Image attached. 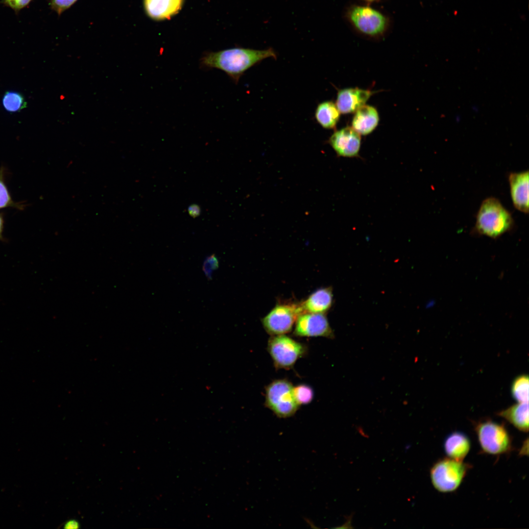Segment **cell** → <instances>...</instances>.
Returning <instances> with one entry per match:
<instances>
[{"label": "cell", "mask_w": 529, "mask_h": 529, "mask_svg": "<svg viewBox=\"0 0 529 529\" xmlns=\"http://www.w3.org/2000/svg\"><path fill=\"white\" fill-rule=\"evenodd\" d=\"M32 0H1L0 3L8 7L18 13L22 9L27 6Z\"/></svg>", "instance_id": "cell-24"}, {"label": "cell", "mask_w": 529, "mask_h": 529, "mask_svg": "<svg viewBox=\"0 0 529 529\" xmlns=\"http://www.w3.org/2000/svg\"><path fill=\"white\" fill-rule=\"evenodd\" d=\"M340 113L335 103L325 101L318 104L315 111L316 121L324 128L334 129L340 118Z\"/></svg>", "instance_id": "cell-18"}, {"label": "cell", "mask_w": 529, "mask_h": 529, "mask_svg": "<svg viewBox=\"0 0 529 529\" xmlns=\"http://www.w3.org/2000/svg\"><path fill=\"white\" fill-rule=\"evenodd\" d=\"M379 122V116L374 107L364 105L355 112L352 121V127L361 135L372 133Z\"/></svg>", "instance_id": "cell-14"}, {"label": "cell", "mask_w": 529, "mask_h": 529, "mask_svg": "<svg viewBox=\"0 0 529 529\" xmlns=\"http://www.w3.org/2000/svg\"><path fill=\"white\" fill-rule=\"evenodd\" d=\"M2 103L4 109L11 113L19 112L26 107L24 96L19 93L13 91H7L4 94Z\"/></svg>", "instance_id": "cell-21"}, {"label": "cell", "mask_w": 529, "mask_h": 529, "mask_svg": "<svg viewBox=\"0 0 529 529\" xmlns=\"http://www.w3.org/2000/svg\"><path fill=\"white\" fill-rule=\"evenodd\" d=\"M328 143L338 157L353 158L359 156L361 135L352 127L346 126L336 131L330 137Z\"/></svg>", "instance_id": "cell-10"}, {"label": "cell", "mask_w": 529, "mask_h": 529, "mask_svg": "<svg viewBox=\"0 0 529 529\" xmlns=\"http://www.w3.org/2000/svg\"><path fill=\"white\" fill-rule=\"evenodd\" d=\"M508 181L511 199L514 207L525 214L529 213V171L511 173Z\"/></svg>", "instance_id": "cell-12"}, {"label": "cell", "mask_w": 529, "mask_h": 529, "mask_svg": "<svg viewBox=\"0 0 529 529\" xmlns=\"http://www.w3.org/2000/svg\"><path fill=\"white\" fill-rule=\"evenodd\" d=\"M363 0L365 2H367V3H372V2H373L378 1L379 0Z\"/></svg>", "instance_id": "cell-29"}, {"label": "cell", "mask_w": 529, "mask_h": 529, "mask_svg": "<svg viewBox=\"0 0 529 529\" xmlns=\"http://www.w3.org/2000/svg\"><path fill=\"white\" fill-rule=\"evenodd\" d=\"M26 205L23 203L14 201L10 194L5 181V168H0V210L6 208H14L23 210Z\"/></svg>", "instance_id": "cell-19"}, {"label": "cell", "mask_w": 529, "mask_h": 529, "mask_svg": "<svg viewBox=\"0 0 529 529\" xmlns=\"http://www.w3.org/2000/svg\"><path fill=\"white\" fill-rule=\"evenodd\" d=\"M77 0H50V5L52 9L60 15L63 12L70 7Z\"/></svg>", "instance_id": "cell-25"}, {"label": "cell", "mask_w": 529, "mask_h": 529, "mask_svg": "<svg viewBox=\"0 0 529 529\" xmlns=\"http://www.w3.org/2000/svg\"><path fill=\"white\" fill-rule=\"evenodd\" d=\"M265 405L280 418L291 417L299 407L294 396L293 386L287 379L274 380L266 386Z\"/></svg>", "instance_id": "cell-6"}, {"label": "cell", "mask_w": 529, "mask_h": 529, "mask_svg": "<svg viewBox=\"0 0 529 529\" xmlns=\"http://www.w3.org/2000/svg\"><path fill=\"white\" fill-rule=\"evenodd\" d=\"M294 335L301 337H321L333 339L334 333L324 313H303L296 320Z\"/></svg>", "instance_id": "cell-9"}, {"label": "cell", "mask_w": 529, "mask_h": 529, "mask_svg": "<svg viewBox=\"0 0 529 529\" xmlns=\"http://www.w3.org/2000/svg\"><path fill=\"white\" fill-rule=\"evenodd\" d=\"M293 393L295 400L299 406L307 405L313 400V389L306 384H300L293 386Z\"/></svg>", "instance_id": "cell-22"}, {"label": "cell", "mask_w": 529, "mask_h": 529, "mask_svg": "<svg viewBox=\"0 0 529 529\" xmlns=\"http://www.w3.org/2000/svg\"><path fill=\"white\" fill-rule=\"evenodd\" d=\"M277 54L272 48L263 50L235 48L205 53L200 60L205 69H217L225 72L236 83L244 72L262 60Z\"/></svg>", "instance_id": "cell-1"}, {"label": "cell", "mask_w": 529, "mask_h": 529, "mask_svg": "<svg viewBox=\"0 0 529 529\" xmlns=\"http://www.w3.org/2000/svg\"><path fill=\"white\" fill-rule=\"evenodd\" d=\"M347 17L356 30L371 38L383 36L389 24L385 16L368 6H352L347 11Z\"/></svg>", "instance_id": "cell-5"}, {"label": "cell", "mask_w": 529, "mask_h": 529, "mask_svg": "<svg viewBox=\"0 0 529 529\" xmlns=\"http://www.w3.org/2000/svg\"><path fill=\"white\" fill-rule=\"evenodd\" d=\"M470 467L462 461L449 457L440 459L431 468L432 483L440 492H454L461 484Z\"/></svg>", "instance_id": "cell-3"}, {"label": "cell", "mask_w": 529, "mask_h": 529, "mask_svg": "<svg viewBox=\"0 0 529 529\" xmlns=\"http://www.w3.org/2000/svg\"><path fill=\"white\" fill-rule=\"evenodd\" d=\"M219 266V261L215 254H212L207 257L204 261L202 266V269L204 274L208 280L212 279V274Z\"/></svg>", "instance_id": "cell-23"}, {"label": "cell", "mask_w": 529, "mask_h": 529, "mask_svg": "<svg viewBox=\"0 0 529 529\" xmlns=\"http://www.w3.org/2000/svg\"><path fill=\"white\" fill-rule=\"evenodd\" d=\"M183 0H144L146 12L155 19H167L180 9Z\"/></svg>", "instance_id": "cell-16"}, {"label": "cell", "mask_w": 529, "mask_h": 529, "mask_svg": "<svg viewBox=\"0 0 529 529\" xmlns=\"http://www.w3.org/2000/svg\"><path fill=\"white\" fill-rule=\"evenodd\" d=\"M198 211L199 208L193 207V206H192V207H190L189 209V212L191 213L192 216L197 215L199 213Z\"/></svg>", "instance_id": "cell-28"}, {"label": "cell", "mask_w": 529, "mask_h": 529, "mask_svg": "<svg viewBox=\"0 0 529 529\" xmlns=\"http://www.w3.org/2000/svg\"><path fill=\"white\" fill-rule=\"evenodd\" d=\"M375 93L376 92L358 87L340 89L337 92L335 103L340 114L353 113L365 105Z\"/></svg>", "instance_id": "cell-11"}, {"label": "cell", "mask_w": 529, "mask_h": 529, "mask_svg": "<svg viewBox=\"0 0 529 529\" xmlns=\"http://www.w3.org/2000/svg\"><path fill=\"white\" fill-rule=\"evenodd\" d=\"M4 227V215L3 213H0V240L4 241L5 239L3 237V232Z\"/></svg>", "instance_id": "cell-27"}, {"label": "cell", "mask_w": 529, "mask_h": 529, "mask_svg": "<svg viewBox=\"0 0 529 529\" xmlns=\"http://www.w3.org/2000/svg\"><path fill=\"white\" fill-rule=\"evenodd\" d=\"M513 223L510 213L498 199L491 197L481 204L474 230L480 235L496 239L509 231Z\"/></svg>", "instance_id": "cell-2"}, {"label": "cell", "mask_w": 529, "mask_h": 529, "mask_svg": "<svg viewBox=\"0 0 529 529\" xmlns=\"http://www.w3.org/2000/svg\"><path fill=\"white\" fill-rule=\"evenodd\" d=\"M475 431L481 451L491 455L509 453L512 449V439L505 426L485 419L475 425Z\"/></svg>", "instance_id": "cell-4"}, {"label": "cell", "mask_w": 529, "mask_h": 529, "mask_svg": "<svg viewBox=\"0 0 529 529\" xmlns=\"http://www.w3.org/2000/svg\"><path fill=\"white\" fill-rule=\"evenodd\" d=\"M79 522L75 519L67 521L64 525V528L66 529H77L79 528Z\"/></svg>", "instance_id": "cell-26"}, {"label": "cell", "mask_w": 529, "mask_h": 529, "mask_svg": "<svg viewBox=\"0 0 529 529\" xmlns=\"http://www.w3.org/2000/svg\"><path fill=\"white\" fill-rule=\"evenodd\" d=\"M529 376L521 375L513 381L511 392L513 398L518 403H529Z\"/></svg>", "instance_id": "cell-20"}, {"label": "cell", "mask_w": 529, "mask_h": 529, "mask_svg": "<svg viewBox=\"0 0 529 529\" xmlns=\"http://www.w3.org/2000/svg\"><path fill=\"white\" fill-rule=\"evenodd\" d=\"M276 368L289 369L306 353V346L285 335L273 336L267 347Z\"/></svg>", "instance_id": "cell-7"}, {"label": "cell", "mask_w": 529, "mask_h": 529, "mask_svg": "<svg viewBox=\"0 0 529 529\" xmlns=\"http://www.w3.org/2000/svg\"><path fill=\"white\" fill-rule=\"evenodd\" d=\"M498 415L506 420L518 430L529 431V403H518L502 410Z\"/></svg>", "instance_id": "cell-17"}, {"label": "cell", "mask_w": 529, "mask_h": 529, "mask_svg": "<svg viewBox=\"0 0 529 529\" xmlns=\"http://www.w3.org/2000/svg\"><path fill=\"white\" fill-rule=\"evenodd\" d=\"M471 442L469 437L460 432H454L445 438L443 448L449 458L462 461L470 451Z\"/></svg>", "instance_id": "cell-15"}, {"label": "cell", "mask_w": 529, "mask_h": 529, "mask_svg": "<svg viewBox=\"0 0 529 529\" xmlns=\"http://www.w3.org/2000/svg\"><path fill=\"white\" fill-rule=\"evenodd\" d=\"M301 314L299 304H278L263 318V325L271 336L285 335L291 331Z\"/></svg>", "instance_id": "cell-8"}, {"label": "cell", "mask_w": 529, "mask_h": 529, "mask_svg": "<svg viewBox=\"0 0 529 529\" xmlns=\"http://www.w3.org/2000/svg\"><path fill=\"white\" fill-rule=\"evenodd\" d=\"M333 303L332 289L327 287L317 289L299 305L302 313H325L331 309Z\"/></svg>", "instance_id": "cell-13"}]
</instances>
